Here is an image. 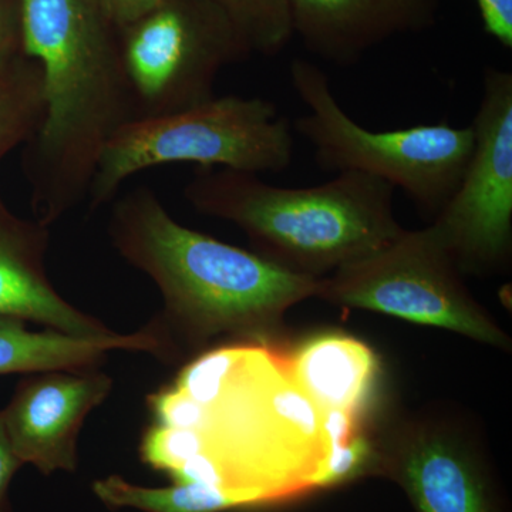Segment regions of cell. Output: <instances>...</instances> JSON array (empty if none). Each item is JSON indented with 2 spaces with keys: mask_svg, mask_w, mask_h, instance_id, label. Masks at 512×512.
Masks as SVG:
<instances>
[{
  "mask_svg": "<svg viewBox=\"0 0 512 512\" xmlns=\"http://www.w3.org/2000/svg\"><path fill=\"white\" fill-rule=\"evenodd\" d=\"M140 460L171 483L204 485L241 508L316 490L325 419L279 345L228 342L192 357L147 397Z\"/></svg>",
  "mask_w": 512,
  "mask_h": 512,
  "instance_id": "1",
  "label": "cell"
},
{
  "mask_svg": "<svg viewBox=\"0 0 512 512\" xmlns=\"http://www.w3.org/2000/svg\"><path fill=\"white\" fill-rule=\"evenodd\" d=\"M107 232L117 254L161 293L163 308L147 325L167 365L217 342L278 345L289 309L318 296L320 279L185 227L148 187L113 201Z\"/></svg>",
  "mask_w": 512,
  "mask_h": 512,
  "instance_id": "2",
  "label": "cell"
},
{
  "mask_svg": "<svg viewBox=\"0 0 512 512\" xmlns=\"http://www.w3.org/2000/svg\"><path fill=\"white\" fill-rule=\"evenodd\" d=\"M23 55L43 79V120L25 144L33 218L52 227L87 201L101 150L136 120L119 29L99 0H20Z\"/></svg>",
  "mask_w": 512,
  "mask_h": 512,
  "instance_id": "3",
  "label": "cell"
},
{
  "mask_svg": "<svg viewBox=\"0 0 512 512\" xmlns=\"http://www.w3.org/2000/svg\"><path fill=\"white\" fill-rule=\"evenodd\" d=\"M394 191L359 173L336 174L316 187L285 188L258 174L208 168L185 185L184 198L200 214L241 229L256 254L292 274L322 279L403 231Z\"/></svg>",
  "mask_w": 512,
  "mask_h": 512,
  "instance_id": "4",
  "label": "cell"
},
{
  "mask_svg": "<svg viewBox=\"0 0 512 512\" xmlns=\"http://www.w3.org/2000/svg\"><path fill=\"white\" fill-rule=\"evenodd\" d=\"M295 153L292 124L264 97L229 94L164 116L130 121L101 150L87 204L113 202L128 178L168 164L279 174Z\"/></svg>",
  "mask_w": 512,
  "mask_h": 512,
  "instance_id": "5",
  "label": "cell"
},
{
  "mask_svg": "<svg viewBox=\"0 0 512 512\" xmlns=\"http://www.w3.org/2000/svg\"><path fill=\"white\" fill-rule=\"evenodd\" d=\"M293 90L308 109L293 130L313 147L325 173L369 175L400 188L421 214L436 217L461 183L474 150L473 127L419 124L373 131L340 106L329 77L306 59L291 64Z\"/></svg>",
  "mask_w": 512,
  "mask_h": 512,
  "instance_id": "6",
  "label": "cell"
},
{
  "mask_svg": "<svg viewBox=\"0 0 512 512\" xmlns=\"http://www.w3.org/2000/svg\"><path fill=\"white\" fill-rule=\"evenodd\" d=\"M434 229H403L393 241L320 279L316 298L342 309L457 333L511 352L503 326L468 289Z\"/></svg>",
  "mask_w": 512,
  "mask_h": 512,
  "instance_id": "7",
  "label": "cell"
},
{
  "mask_svg": "<svg viewBox=\"0 0 512 512\" xmlns=\"http://www.w3.org/2000/svg\"><path fill=\"white\" fill-rule=\"evenodd\" d=\"M119 47L137 119L212 99L222 70L251 56L211 0H165L119 29Z\"/></svg>",
  "mask_w": 512,
  "mask_h": 512,
  "instance_id": "8",
  "label": "cell"
},
{
  "mask_svg": "<svg viewBox=\"0 0 512 512\" xmlns=\"http://www.w3.org/2000/svg\"><path fill=\"white\" fill-rule=\"evenodd\" d=\"M376 473L402 485L416 512H501L483 421L450 402L396 414L375 431Z\"/></svg>",
  "mask_w": 512,
  "mask_h": 512,
  "instance_id": "9",
  "label": "cell"
},
{
  "mask_svg": "<svg viewBox=\"0 0 512 512\" xmlns=\"http://www.w3.org/2000/svg\"><path fill=\"white\" fill-rule=\"evenodd\" d=\"M471 127L474 150L461 183L430 222L463 276L507 275L512 266V73L485 67Z\"/></svg>",
  "mask_w": 512,
  "mask_h": 512,
  "instance_id": "10",
  "label": "cell"
},
{
  "mask_svg": "<svg viewBox=\"0 0 512 512\" xmlns=\"http://www.w3.org/2000/svg\"><path fill=\"white\" fill-rule=\"evenodd\" d=\"M113 379L101 369L28 373L0 409L6 434L23 466L43 476L76 473L80 431L106 402Z\"/></svg>",
  "mask_w": 512,
  "mask_h": 512,
  "instance_id": "11",
  "label": "cell"
},
{
  "mask_svg": "<svg viewBox=\"0 0 512 512\" xmlns=\"http://www.w3.org/2000/svg\"><path fill=\"white\" fill-rule=\"evenodd\" d=\"M49 242V227L16 215L0 194V316L82 338L119 333L56 291L46 269Z\"/></svg>",
  "mask_w": 512,
  "mask_h": 512,
  "instance_id": "12",
  "label": "cell"
},
{
  "mask_svg": "<svg viewBox=\"0 0 512 512\" xmlns=\"http://www.w3.org/2000/svg\"><path fill=\"white\" fill-rule=\"evenodd\" d=\"M437 12L439 0H291L293 36L340 67L393 37L430 29Z\"/></svg>",
  "mask_w": 512,
  "mask_h": 512,
  "instance_id": "13",
  "label": "cell"
},
{
  "mask_svg": "<svg viewBox=\"0 0 512 512\" xmlns=\"http://www.w3.org/2000/svg\"><path fill=\"white\" fill-rule=\"evenodd\" d=\"M289 370L299 389L322 416L332 413L366 417L379 360L362 340L325 333L286 350Z\"/></svg>",
  "mask_w": 512,
  "mask_h": 512,
  "instance_id": "14",
  "label": "cell"
},
{
  "mask_svg": "<svg viewBox=\"0 0 512 512\" xmlns=\"http://www.w3.org/2000/svg\"><path fill=\"white\" fill-rule=\"evenodd\" d=\"M114 350L158 357L160 345L147 323L133 333L82 338L52 329L32 330L25 320L0 316V376L100 369Z\"/></svg>",
  "mask_w": 512,
  "mask_h": 512,
  "instance_id": "15",
  "label": "cell"
},
{
  "mask_svg": "<svg viewBox=\"0 0 512 512\" xmlns=\"http://www.w3.org/2000/svg\"><path fill=\"white\" fill-rule=\"evenodd\" d=\"M93 494L113 510L130 508L141 512H227L239 510L228 495L204 485L171 483L167 487H146L117 474L100 478Z\"/></svg>",
  "mask_w": 512,
  "mask_h": 512,
  "instance_id": "16",
  "label": "cell"
},
{
  "mask_svg": "<svg viewBox=\"0 0 512 512\" xmlns=\"http://www.w3.org/2000/svg\"><path fill=\"white\" fill-rule=\"evenodd\" d=\"M45 96L40 67L19 55L0 67V163L35 136L43 120Z\"/></svg>",
  "mask_w": 512,
  "mask_h": 512,
  "instance_id": "17",
  "label": "cell"
},
{
  "mask_svg": "<svg viewBox=\"0 0 512 512\" xmlns=\"http://www.w3.org/2000/svg\"><path fill=\"white\" fill-rule=\"evenodd\" d=\"M231 20L251 55H279L293 37L291 0H211Z\"/></svg>",
  "mask_w": 512,
  "mask_h": 512,
  "instance_id": "18",
  "label": "cell"
},
{
  "mask_svg": "<svg viewBox=\"0 0 512 512\" xmlns=\"http://www.w3.org/2000/svg\"><path fill=\"white\" fill-rule=\"evenodd\" d=\"M484 32L512 49V0H476Z\"/></svg>",
  "mask_w": 512,
  "mask_h": 512,
  "instance_id": "19",
  "label": "cell"
},
{
  "mask_svg": "<svg viewBox=\"0 0 512 512\" xmlns=\"http://www.w3.org/2000/svg\"><path fill=\"white\" fill-rule=\"evenodd\" d=\"M22 53L20 0H0V67Z\"/></svg>",
  "mask_w": 512,
  "mask_h": 512,
  "instance_id": "20",
  "label": "cell"
},
{
  "mask_svg": "<svg viewBox=\"0 0 512 512\" xmlns=\"http://www.w3.org/2000/svg\"><path fill=\"white\" fill-rule=\"evenodd\" d=\"M22 467V461L10 446L5 424H3L2 412H0V512H15L12 500H10V485Z\"/></svg>",
  "mask_w": 512,
  "mask_h": 512,
  "instance_id": "21",
  "label": "cell"
},
{
  "mask_svg": "<svg viewBox=\"0 0 512 512\" xmlns=\"http://www.w3.org/2000/svg\"><path fill=\"white\" fill-rule=\"evenodd\" d=\"M165 0H99L101 8L117 29L143 18Z\"/></svg>",
  "mask_w": 512,
  "mask_h": 512,
  "instance_id": "22",
  "label": "cell"
}]
</instances>
